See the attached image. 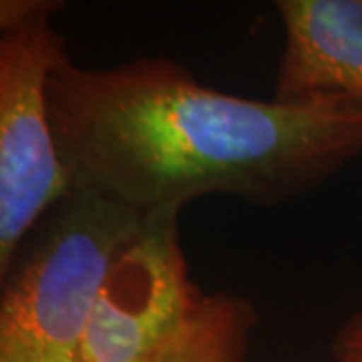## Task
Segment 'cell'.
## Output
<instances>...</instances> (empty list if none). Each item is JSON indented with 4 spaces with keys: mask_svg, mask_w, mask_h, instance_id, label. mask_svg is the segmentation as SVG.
Returning a JSON list of instances; mask_svg holds the SVG:
<instances>
[{
    "mask_svg": "<svg viewBox=\"0 0 362 362\" xmlns=\"http://www.w3.org/2000/svg\"><path fill=\"white\" fill-rule=\"evenodd\" d=\"M332 362H362V308L344 318L330 340Z\"/></svg>",
    "mask_w": 362,
    "mask_h": 362,
    "instance_id": "obj_7",
    "label": "cell"
},
{
    "mask_svg": "<svg viewBox=\"0 0 362 362\" xmlns=\"http://www.w3.org/2000/svg\"><path fill=\"white\" fill-rule=\"evenodd\" d=\"M276 11L284 45L274 99L362 105V0H280Z\"/></svg>",
    "mask_w": 362,
    "mask_h": 362,
    "instance_id": "obj_5",
    "label": "cell"
},
{
    "mask_svg": "<svg viewBox=\"0 0 362 362\" xmlns=\"http://www.w3.org/2000/svg\"><path fill=\"white\" fill-rule=\"evenodd\" d=\"M61 2L54 0H2L0 2V30H8L30 23L40 16H52L61 11Z\"/></svg>",
    "mask_w": 362,
    "mask_h": 362,
    "instance_id": "obj_8",
    "label": "cell"
},
{
    "mask_svg": "<svg viewBox=\"0 0 362 362\" xmlns=\"http://www.w3.org/2000/svg\"><path fill=\"white\" fill-rule=\"evenodd\" d=\"M199 294L181 246L180 214L147 218L105 276L83 362H143L180 328Z\"/></svg>",
    "mask_w": 362,
    "mask_h": 362,
    "instance_id": "obj_4",
    "label": "cell"
},
{
    "mask_svg": "<svg viewBox=\"0 0 362 362\" xmlns=\"http://www.w3.org/2000/svg\"><path fill=\"white\" fill-rule=\"evenodd\" d=\"M145 220L83 189L52 207L2 278L0 362H83L105 276Z\"/></svg>",
    "mask_w": 362,
    "mask_h": 362,
    "instance_id": "obj_2",
    "label": "cell"
},
{
    "mask_svg": "<svg viewBox=\"0 0 362 362\" xmlns=\"http://www.w3.org/2000/svg\"><path fill=\"white\" fill-rule=\"evenodd\" d=\"M258 320L247 298L202 292L180 328L143 362H246Z\"/></svg>",
    "mask_w": 362,
    "mask_h": 362,
    "instance_id": "obj_6",
    "label": "cell"
},
{
    "mask_svg": "<svg viewBox=\"0 0 362 362\" xmlns=\"http://www.w3.org/2000/svg\"><path fill=\"white\" fill-rule=\"evenodd\" d=\"M54 141L71 187L151 218L207 195L282 206L362 156V105L259 101L197 83L168 57L49 78Z\"/></svg>",
    "mask_w": 362,
    "mask_h": 362,
    "instance_id": "obj_1",
    "label": "cell"
},
{
    "mask_svg": "<svg viewBox=\"0 0 362 362\" xmlns=\"http://www.w3.org/2000/svg\"><path fill=\"white\" fill-rule=\"evenodd\" d=\"M66 57L51 16L0 37V278L71 180L59 156L49 111V78Z\"/></svg>",
    "mask_w": 362,
    "mask_h": 362,
    "instance_id": "obj_3",
    "label": "cell"
}]
</instances>
